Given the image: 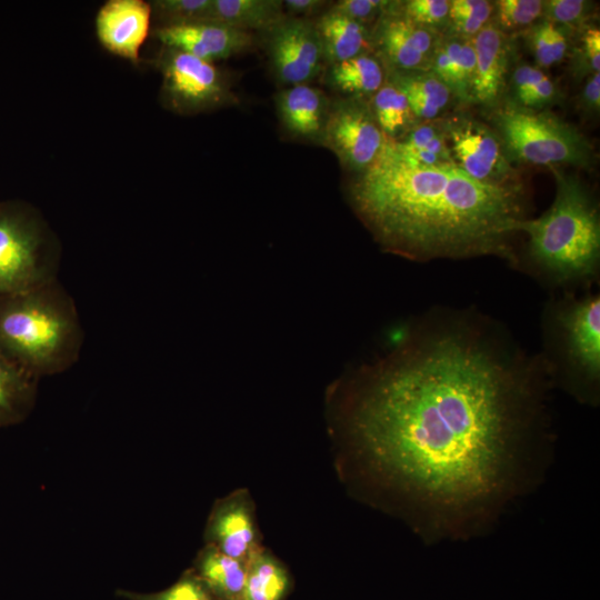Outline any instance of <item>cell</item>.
Returning <instances> with one entry per match:
<instances>
[{"label":"cell","instance_id":"cell-15","mask_svg":"<svg viewBox=\"0 0 600 600\" xmlns=\"http://www.w3.org/2000/svg\"><path fill=\"white\" fill-rule=\"evenodd\" d=\"M151 7L143 0H109L96 17V33L110 53L133 64L150 31Z\"/></svg>","mask_w":600,"mask_h":600},{"label":"cell","instance_id":"cell-2","mask_svg":"<svg viewBox=\"0 0 600 600\" xmlns=\"http://www.w3.org/2000/svg\"><path fill=\"white\" fill-rule=\"evenodd\" d=\"M349 197L382 247L417 260L512 259L510 241L526 219L523 184H486L456 164L418 163L388 139L377 160L356 174Z\"/></svg>","mask_w":600,"mask_h":600},{"label":"cell","instance_id":"cell-17","mask_svg":"<svg viewBox=\"0 0 600 600\" xmlns=\"http://www.w3.org/2000/svg\"><path fill=\"white\" fill-rule=\"evenodd\" d=\"M331 100L313 86L297 84L277 92L278 118L292 137L320 144Z\"/></svg>","mask_w":600,"mask_h":600},{"label":"cell","instance_id":"cell-31","mask_svg":"<svg viewBox=\"0 0 600 600\" xmlns=\"http://www.w3.org/2000/svg\"><path fill=\"white\" fill-rule=\"evenodd\" d=\"M497 7V26L504 32L516 31L531 26L542 16L543 1L540 0H499Z\"/></svg>","mask_w":600,"mask_h":600},{"label":"cell","instance_id":"cell-4","mask_svg":"<svg viewBox=\"0 0 600 600\" xmlns=\"http://www.w3.org/2000/svg\"><path fill=\"white\" fill-rule=\"evenodd\" d=\"M556 197L537 219H524L519 232L528 234V254L552 281L568 282L593 276L600 257L599 211L587 187L574 174L552 168Z\"/></svg>","mask_w":600,"mask_h":600},{"label":"cell","instance_id":"cell-7","mask_svg":"<svg viewBox=\"0 0 600 600\" xmlns=\"http://www.w3.org/2000/svg\"><path fill=\"white\" fill-rule=\"evenodd\" d=\"M163 106L179 114H197L237 103L227 76L212 62L162 47L156 59Z\"/></svg>","mask_w":600,"mask_h":600},{"label":"cell","instance_id":"cell-20","mask_svg":"<svg viewBox=\"0 0 600 600\" xmlns=\"http://www.w3.org/2000/svg\"><path fill=\"white\" fill-rule=\"evenodd\" d=\"M386 76L406 96L413 117L420 122L436 119L450 102L451 90L431 71L386 70Z\"/></svg>","mask_w":600,"mask_h":600},{"label":"cell","instance_id":"cell-14","mask_svg":"<svg viewBox=\"0 0 600 600\" xmlns=\"http://www.w3.org/2000/svg\"><path fill=\"white\" fill-rule=\"evenodd\" d=\"M152 36L162 47L174 48L212 63L246 52L254 42L251 32L212 21L157 27Z\"/></svg>","mask_w":600,"mask_h":600},{"label":"cell","instance_id":"cell-21","mask_svg":"<svg viewBox=\"0 0 600 600\" xmlns=\"http://www.w3.org/2000/svg\"><path fill=\"white\" fill-rule=\"evenodd\" d=\"M324 79L341 97L369 100L383 84L386 70L379 58L368 52L327 67Z\"/></svg>","mask_w":600,"mask_h":600},{"label":"cell","instance_id":"cell-33","mask_svg":"<svg viewBox=\"0 0 600 600\" xmlns=\"http://www.w3.org/2000/svg\"><path fill=\"white\" fill-rule=\"evenodd\" d=\"M391 2L382 0H341L331 6L330 9L368 27L370 23H376L388 11Z\"/></svg>","mask_w":600,"mask_h":600},{"label":"cell","instance_id":"cell-11","mask_svg":"<svg viewBox=\"0 0 600 600\" xmlns=\"http://www.w3.org/2000/svg\"><path fill=\"white\" fill-rule=\"evenodd\" d=\"M436 31L418 26L397 11L392 1L371 29L372 49L386 70L430 71L438 42Z\"/></svg>","mask_w":600,"mask_h":600},{"label":"cell","instance_id":"cell-32","mask_svg":"<svg viewBox=\"0 0 600 600\" xmlns=\"http://www.w3.org/2000/svg\"><path fill=\"white\" fill-rule=\"evenodd\" d=\"M397 11L409 21L436 31L437 28L448 22L449 1H397Z\"/></svg>","mask_w":600,"mask_h":600},{"label":"cell","instance_id":"cell-16","mask_svg":"<svg viewBox=\"0 0 600 600\" xmlns=\"http://www.w3.org/2000/svg\"><path fill=\"white\" fill-rule=\"evenodd\" d=\"M476 53V73L471 101L496 108L504 91L510 61L507 34L488 22L472 39Z\"/></svg>","mask_w":600,"mask_h":600},{"label":"cell","instance_id":"cell-34","mask_svg":"<svg viewBox=\"0 0 600 600\" xmlns=\"http://www.w3.org/2000/svg\"><path fill=\"white\" fill-rule=\"evenodd\" d=\"M590 8V2L584 0H549L543 1L542 14L554 24L573 26L588 16Z\"/></svg>","mask_w":600,"mask_h":600},{"label":"cell","instance_id":"cell-12","mask_svg":"<svg viewBox=\"0 0 600 600\" xmlns=\"http://www.w3.org/2000/svg\"><path fill=\"white\" fill-rule=\"evenodd\" d=\"M203 538L206 544L247 566L263 547L256 507L247 489L234 490L214 502Z\"/></svg>","mask_w":600,"mask_h":600},{"label":"cell","instance_id":"cell-18","mask_svg":"<svg viewBox=\"0 0 600 600\" xmlns=\"http://www.w3.org/2000/svg\"><path fill=\"white\" fill-rule=\"evenodd\" d=\"M314 24L326 68L372 50L371 29L331 9L320 14Z\"/></svg>","mask_w":600,"mask_h":600},{"label":"cell","instance_id":"cell-26","mask_svg":"<svg viewBox=\"0 0 600 600\" xmlns=\"http://www.w3.org/2000/svg\"><path fill=\"white\" fill-rule=\"evenodd\" d=\"M373 116L388 140L400 139L417 122L406 96L387 79L369 99Z\"/></svg>","mask_w":600,"mask_h":600},{"label":"cell","instance_id":"cell-10","mask_svg":"<svg viewBox=\"0 0 600 600\" xmlns=\"http://www.w3.org/2000/svg\"><path fill=\"white\" fill-rule=\"evenodd\" d=\"M267 33L271 68L286 87L310 83L326 68L314 20L286 16Z\"/></svg>","mask_w":600,"mask_h":600},{"label":"cell","instance_id":"cell-6","mask_svg":"<svg viewBox=\"0 0 600 600\" xmlns=\"http://www.w3.org/2000/svg\"><path fill=\"white\" fill-rule=\"evenodd\" d=\"M61 246L41 214L22 204H0V297L58 279Z\"/></svg>","mask_w":600,"mask_h":600},{"label":"cell","instance_id":"cell-9","mask_svg":"<svg viewBox=\"0 0 600 600\" xmlns=\"http://www.w3.org/2000/svg\"><path fill=\"white\" fill-rule=\"evenodd\" d=\"M441 123L454 164L486 184H523L503 146L490 127L467 116H452Z\"/></svg>","mask_w":600,"mask_h":600},{"label":"cell","instance_id":"cell-36","mask_svg":"<svg viewBox=\"0 0 600 600\" xmlns=\"http://www.w3.org/2000/svg\"><path fill=\"white\" fill-rule=\"evenodd\" d=\"M544 73L536 67L523 63L516 68L512 74V84L517 100L526 94Z\"/></svg>","mask_w":600,"mask_h":600},{"label":"cell","instance_id":"cell-3","mask_svg":"<svg viewBox=\"0 0 600 600\" xmlns=\"http://www.w3.org/2000/svg\"><path fill=\"white\" fill-rule=\"evenodd\" d=\"M83 339L74 300L58 279L0 297V353L31 377L71 368Z\"/></svg>","mask_w":600,"mask_h":600},{"label":"cell","instance_id":"cell-23","mask_svg":"<svg viewBox=\"0 0 600 600\" xmlns=\"http://www.w3.org/2000/svg\"><path fill=\"white\" fill-rule=\"evenodd\" d=\"M246 600H284L293 588L288 567L262 547L247 563Z\"/></svg>","mask_w":600,"mask_h":600},{"label":"cell","instance_id":"cell-30","mask_svg":"<svg viewBox=\"0 0 600 600\" xmlns=\"http://www.w3.org/2000/svg\"><path fill=\"white\" fill-rule=\"evenodd\" d=\"M117 594L128 600H214L192 568L186 570L167 589L153 593L118 590Z\"/></svg>","mask_w":600,"mask_h":600},{"label":"cell","instance_id":"cell-19","mask_svg":"<svg viewBox=\"0 0 600 600\" xmlns=\"http://www.w3.org/2000/svg\"><path fill=\"white\" fill-rule=\"evenodd\" d=\"M192 570L214 600H246L244 563L206 544L197 553Z\"/></svg>","mask_w":600,"mask_h":600},{"label":"cell","instance_id":"cell-8","mask_svg":"<svg viewBox=\"0 0 600 600\" xmlns=\"http://www.w3.org/2000/svg\"><path fill=\"white\" fill-rule=\"evenodd\" d=\"M386 141L368 99L339 97L331 100L320 146L331 150L344 169L356 174L367 170Z\"/></svg>","mask_w":600,"mask_h":600},{"label":"cell","instance_id":"cell-5","mask_svg":"<svg viewBox=\"0 0 600 600\" xmlns=\"http://www.w3.org/2000/svg\"><path fill=\"white\" fill-rule=\"evenodd\" d=\"M491 121L511 162L551 169L561 164L588 169L593 163L587 138L552 112L506 102L494 110Z\"/></svg>","mask_w":600,"mask_h":600},{"label":"cell","instance_id":"cell-13","mask_svg":"<svg viewBox=\"0 0 600 600\" xmlns=\"http://www.w3.org/2000/svg\"><path fill=\"white\" fill-rule=\"evenodd\" d=\"M563 350L583 382L596 384L600 373V299L570 300L558 314Z\"/></svg>","mask_w":600,"mask_h":600},{"label":"cell","instance_id":"cell-1","mask_svg":"<svg viewBox=\"0 0 600 600\" xmlns=\"http://www.w3.org/2000/svg\"><path fill=\"white\" fill-rule=\"evenodd\" d=\"M526 370L470 328L408 339L334 389L343 480L444 530L488 514L514 488L534 418Z\"/></svg>","mask_w":600,"mask_h":600},{"label":"cell","instance_id":"cell-28","mask_svg":"<svg viewBox=\"0 0 600 600\" xmlns=\"http://www.w3.org/2000/svg\"><path fill=\"white\" fill-rule=\"evenodd\" d=\"M212 0H153L151 17L158 27L181 26L208 20Z\"/></svg>","mask_w":600,"mask_h":600},{"label":"cell","instance_id":"cell-27","mask_svg":"<svg viewBox=\"0 0 600 600\" xmlns=\"http://www.w3.org/2000/svg\"><path fill=\"white\" fill-rule=\"evenodd\" d=\"M493 4L486 0L449 1L448 23L451 36L472 39L488 22Z\"/></svg>","mask_w":600,"mask_h":600},{"label":"cell","instance_id":"cell-35","mask_svg":"<svg viewBox=\"0 0 600 600\" xmlns=\"http://www.w3.org/2000/svg\"><path fill=\"white\" fill-rule=\"evenodd\" d=\"M578 64L586 73L600 71V31L598 28H587L581 37L578 49Z\"/></svg>","mask_w":600,"mask_h":600},{"label":"cell","instance_id":"cell-38","mask_svg":"<svg viewBox=\"0 0 600 600\" xmlns=\"http://www.w3.org/2000/svg\"><path fill=\"white\" fill-rule=\"evenodd\" d=\"M581 102L587 110L599 111L600 107V72H594L588 79L581 94Z\"/></svg>","mask_w":600,"mask_h":600},{"label":"cell","instance_id":"cell-37","mask_svg":"<svg viewBox=\"0 0 600 600\" xmlns=\"http://www.w3.org/2000/svg\"><path fill=\"white\" fill-rule=\"evenodd\" d=\"M329 2L324 0H286L283 8L286 14L297 18H307L318 14Z\"/></svg>","mask_w":600,"mask_h":600},{"label":"cell","instance_id":"cell-24","mask_svg":"<svg viewBox=\"0 0 600 600\" xmlns=\"http://www.w3.org/2000/svg\"><path fill=\"white\" fill-rule=\"evenodd\" d=\"M37 381L0 353V427L18 423L31 412Z\"/></svg>","mask_w":600,"mask_h":600},{"label":"cell","instance_id":"cell-25","mask_svg":"<svg viewBox=\"0 0 600 600\" xmlns=\"http://www.w3.org/2000/svg\"><path fill=\"white\" fill-rule=\"evenodd\" d=\"M389 142L399 154L418 163L454 164L440 122H418L400 139Z\"/></svg>","mask_w":600,"mask_h":600},{"label":"cell","instance_id":"cell-29","mask_svg":"<svg viewBox=\"0 0 600 600\" xmlns=\"http://www.w3.org/2000/svg\"><path fill=\"white\" fill-rule=\"evenodd\" d=\"M529 42L536 62L541 68L560 62L568 50V38L557 24L543 20L529 33Z\"/></svg>","mask_w":600,"mask_h":600},{"label":"cell","instance_id":"cell-22","mask_svg":"<svg viewBox=\"0 0 600 600\" xmlns=\"http://www.w3.org/2000/svg\"><path fill=\"white\" fill-rule=\"evenodd\" d=\"M281 0H212L207 21L243 31H268L286 18Z\"/></svg>","mask_w":600,"mask_h":600}]
</instances>
